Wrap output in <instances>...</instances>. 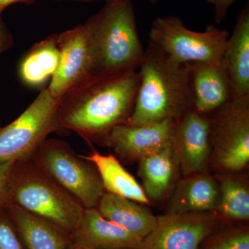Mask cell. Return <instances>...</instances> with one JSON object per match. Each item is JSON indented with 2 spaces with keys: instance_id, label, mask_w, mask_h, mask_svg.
<instances>
[{
  "instance_id": "obj_1",
  "label": "cell",
  "mask_w": 249,
  "mask_h": 249,
  "mask_svg": "<svg viewBox=\"0 0 249 249\" xmlns=\"http://www.w3.org/2000/svg\"><path fill=\"white\" fill-rule=\"evenodd\" d=\"M138 85L137 71L91 76L80 82L60 98V128L88 142L107 145L112 129L126 124L132 114Z\"/></svg>"
},
{
  "instance_id": "obj_19",
  "label": "cell",
  "mask_w": 249,
  "mask_h": 249,
  "mask_svg": "<svg viewBox=\"0 0 249 249\" xmlns=\"http://www.w3.org/2000/svg\"><path fill=\"white\" fill-rule=\"evenodd\" d=\"M140 204L106 192L96 209L107 220L142 240L155 227L157 217Z\"/></svg>"
},
{
  "instance_id": "obj_14",
  "label": "cell",
  "mask_w": 249,
  "mask_h": 249,
  "mask_svg": "<svg viewBox=\"0 0 249 249\" xmlns=\"http://www.w3.org/2000/svg\"><path fill=\"white\" fill-rule=\"evenodd\" d=\"M142 239L107 220L96 209H85L70 244L89 249H137Z\"/></svg>"
},
{
  "instance_id": "obj_8",
  "label": "cell",
  "mask_w": 249,
  "mask_h": 249,
  "mask_svg": "<svg viewBox=\"0 0 249 249\" xmlns=\"http://www.w3.org/2000/svg\"><path fill=\"white\" fill-rule=\"evenodd\" d=\"M214 165L229 174L249 162V99H232L209 115Z\"/></svg>"
},
{
  "instance_id": "obj_15",
  "label": "cell",
  "mask_w": 249,
  "mask_h": 249,
  "mask_svg": "<svg viewBox=\"0 0 249 249\" xmlns=\"http://www.w3.org/2000/svg\"><path fill=\"white\" fill-rule=\"evenodd\" d=\"M222 63L230 80L233 99H249V0L228 38Z\"/></svg>"
},
{
  "instance_id": "obj_28",
  "label": "cell",
  "mask_w": 249,
  "mask_h": 249,
  "mask_svg": "<svg viewBox=\"0 0 249 249\" xmlns=\"http://www.w3.org/2000/svg\"><path fill=\"white\" fill-rule=\"evenodd\" d=\"M36 0H0V16L6 8L15 4H24L33 5L35 4Z\"/></svg>"
},
{
  "instance_id": "obj_23",
  "label": "cell",
  "mask_w": 249,
  "mask_h": 249,
  "mask_svg": "<svg viewBox=\"0 0 249 249\" xmlns=\"http://www.w3.org/2000/svg\"><path fill=\"white\" fill-rule=\"evenodd\" d=\"M199 249H249V229L219 227L203 241Z\"/></svg>"
},
{
  "instance_id": "obj_27",
  "label": "cell",
  "mask_w": 249,
  "mask_h": 249,
  "mask_svg": "<svg viewBox=\"0 0 249 249\" xmlns=\"http://www.w3.org/2000/svg\"><path fill=\"white\" fill-rule=\"evenodd\" d=\"M14 45V37L0 16V54L9 50Z\"/></svg>"
},
{
  "instance_id": "obj_20",
  "label": "cell",
  "mask_w": 249,
  "mask_h": 249,
  "mask_svg": "<svg viewBox=\"0 0 249 249\" xmlns=\"http://www.w3.org/2000/svg\"><path fill=\"white\" fill-rule=\"evenodd\" d=\"M97 169L106 193L127 198L141 204H149L142 187L112 155H104L93 150L88 156H83Z\"/></svg>"
},
{
  "instance_id": "obj_11",
  "label": "cell",
  "mask_w": 249,
  "mask_h": 249,
  "mask_svg": "<svg viewBox=\"0 0 249 249\" xmlns=\"http://www.w3.org/2000/svg\"><path fill=\"white\" fill-rule=\"evenodd\" d=\"M176 123L166 120L144 125L120 124L111 131L107 145L124 161H139L173 145Z\"/></svg>"
},
{
  "instance_id": "obj_18",
  "label": "cell",
  "mask_w": 249,
  "mask_h": 249,
  "mask_svg": "<svg viewBox=\"0 0 249 249\" xmlns=\"http://www.w3.org/2000/svg\"><path fill=\"white\" fill-rule=\"evenodd\" d=\"M58 34H52L34 44L18 65V76L23 85L33 89H43L58 70L60 50Z\"/></svg>"
},
{
  "instance_id": "obj_22",
  "label": "cell",
  "mask_w": 249,
  "mask_h": 249,
  "mask_svg": "<svg viewBox=\"0 0 249 249\" xmlns=\"http://www.w3.org/2000/svg\"><path fill=\"white\" fill-rule=\"evenodd\" d=\"M218 185V215L231 220H249V191L247 184L229 174L221 178Z\"/></svg>"
},
{
  "instance_id": "obj_3",
  "label": "cell",
  "mask_w": 249,
  "mask_h": 249,
  "mask_svg": "<svg viewBox=\"0 0 249 249\" xmlns=\"http://www.w3.org/2000/svg\"><path fill=\"white\" fill-rule=\"evenodd\" d=\"M85 24L89 36L93 76L139 70L145 49L139 37L132 0L106 1Z\"/></svg>"
},
{
  "instance_id": "obj_2",
  "label": "cell",
  "mask_w": 249,
  "mask_h": 249,
  "mask_svg": "<svg viewBox=\"0 0 249 249\" xmlns=\"http://www.w3.org/2000/svg\"><path fill=\"white\" fill-rule=\"evenodd\" d=\"M137 72V96L126 124L139 126L177 121L193 109L189 64L174 60L149 42Z\"/></svg>"
},
{
  "instance_id": "obj_13",
  "label": "cell",
  "mask_w": 249,
  "mask_h": 249,
  "mask_svg": "<svg viewBox=\"0 0 249 249\" xmlns=\"http://www.w3.org/2000/svg\"><path fill=\"white\" fill-rule=\"evenodd\" d=\"M189 83L193 109L205 115L233 99L230 80L222 63L189 64Z\"/></svg>"
},
{
  "instance_id": "obj_10",
  "label": "cell",
  "mask_w": 249,
  "mask_h": 249,
  "mask_svg": "<svg viewBox=\"0 0 249 249\" xmlns=\"http://www.w3.org/2000/svg\"><path fill=\"white\" fill-rule=\"evenodd\" d=\"M60 62L47 89L60 98L75 85L93 75L92 58L86 25L79 24L58 34Z\"/></svg>"
},
{
  "instance_id": "obj_25",
  "label": "cell",
  "mask_w": 249,
  "mask_h": 249,
  "mask_svg": "<svg viewBox=\"0 0 249 249\" xmlns=\"http://www.w3.org/2000/svg\"><path fill=\"white\" fill-rule=\"evenodd\" d=\"M16 160L0 163V209L4 207L11 173Z\"/></svg>"
},
{
  "instance_id": "obj_24",
  "label": "cell",
  "mask_w": 249,
  "mask_h": 249,
  "mask_svg": "<svg viewBox=\"0 0 249 249\" xmlns=\"http://www.w3.org/2000/svg\"><path fill=\"white\" fill-rule=\"evenodd\" d=\"M0 249H27L4 208L0 209Z\"/></svg>"
},
{
  "instance_id": "obj_26",
  "label": "cell",
  "mask_w": 249,
  "mask_h": 249,
  "mask_svg": "<svg viewBox=\"0 0 249 249\" xmlns=\"http://www.w3.org/2000/svg\"><path fill=\"white\" fill-rule=\"evenodd\" d=\"M237 0H216L213 5L214 19L217 24H222L227 19L229 10Z\"/></svg>"
},
{
  "instance_id": "obj_5",
  "label": "cell",
  "mask_w": 249,
  "mask_h": 249,
  "mask_svg": "<svg viewBox=\"0 0 249 249\" xmlns=\"http://www.w3.org/2000/svg\"><path fill=\"white\" fill-rule=\"evenodd\" d=\"M30 160L85 209L97 208L106 193L99 173L91 162L76 155L68 142L47 139Z\"/></svg>"
},
{
  "instance_id": "obj_31",
  "label": "cell",
  "mask_w": 249,
  "mask_h": 249,
  "mask_svg": "<svg viewBox=\"0 0 249 249\" xmlns=\"http://www.w3.org/2000/svg\"><path fill=\"white\" fill-rule=\"evenodd\" d=\"M67 249H85V248H80V247H76V246L71 245L70 244V246H69L68 248Z\"/></svg>"
},
{
  "instance_id": "obj_29",
  "label": "cell",
  "mask_w": 249,
  "mask_h": 249,
  "mask_svg": "<svg viewBox=\"0 0 249 249\" xmlns=\"http://www.w3.org/2000/svg\"><path fill=\"white\" fill-rule=\"evenodd\" d=\"M56 1H80V2H92L95 1H101V0H53ZM106 1H119V0H106Z\"/></svg>"
},
{
  "instance_id": "obj_17",
  "label": "cell",
  "mask_w": 249,
  "mask_h": 249,
  "mask_svg": "<svg viewBox=\"0 0 249 249\" xmlns=\"http://www.w3.org/2000/svg\"><path fill=\"white\" fill-rule=\"evenodd\" d=\"M219 185L204 172L186 176L178 183L168 213H215L219 202Z\"/></svg>"
},
{
  "instance_id": "obj_21",
  "label": "cell",
  "mask_w": 249,
  "mask_h": 249,
  "mask_svg": "<svg viewBox=\"0 0 249 249\" xmlns=\"http://www.w3.org/2000/svg\"><path fill=\"white\" fill-rule=\"evenodd\" d=\"M139 163V175L148 199H163L171 187L178 164L173 145L142 159Z\"/></svg>"
},
{
  "instance_id": "obj_30",
  "label": "cell",
  "mask_w": 249,
  "mask_h": 249,
  "mask_svg": "<svg viewBox=\"0 0 249 249\" xmlns=\"http://www.w3.org/2000/svg\"><path fill=\"white\" fill-rule=\"evenodd\" d=\"M148 1H150V3H152V4H156L159 0H148ZM205 1L213 6L214 3H215L216 0H205Z\"/></svg>"
},
{
  "instance_id": "obj_7",
  "label": "cell",
  "mask_w": 249,
  "mask_h": 249,
  "mask_svg": "<svg viewBox=\"0 0 249 249\" xmlns=\"http://www.w3.org/2000/svg\"><path fill=\"white\" fill-rule=\"evenodd\" d=\"M60 98L47 88L11 124L0 127V163L30 160L49 134L64 133L58 122Z\"/></svg>"
},
{
  "instance_id": "obj_12",
  "label": "cell",
  "mask_w": 249,
  "mask_h": 249,
  "mask_svg": "<svg viewBox=\"0 0 249 249\" xmlns=\"http://www.w3.org/2000/svg\"><path fill=\"white\" fill-rule=\"evenodd\" d=\"M173 147L185 176L204 172L211 157L209 116L194 109L177 120Z\"/></svg>"
},
{
  "instance_id": "obj_9",
  "label": "cell",
  "mask_w": 249,
  "mask_h": 249,
  "mask_svg": "<svg viewBox=\"0 0 249 249\" xmlns=\"http://www.w3.org/2000/svg\"><path fill=\"white\" fill-rule=\"evenodd\" d=\"M219 227L220 218L215 213H167L157 217L155 227L137 249H199Z\"/></svg>"
},
{
  "instance_id": "obj_4",
  "label": "cell",
  "mask_w": 249,
  "mask_h": 249,
  "mask_svg": "<svg viewBox=\"0 0 249 249\" xmlns=\"http://www.w3.org/2000/svg\"><path fill=\"white\" fill-rule=\"evenodd\" d=\"M53 223L69 234L79 225L85 208L31 160H16L5 204Z\"/></svg>"
},
{
  "instance_id": "obj_16",
  "label": "cell",
  "mask_w": 249,
  "mask_h": 249,
  "mask_svg": "<svg viewBox=\"0 0 249 249\" xmlns=\"http://www.w3.org/2000/svg\"><path fill=\"white\" fill-rule=\"evenodd\" d=\"M10 219L27 249H67L70 234L53 223L14 205L4 206Z\"/></svg>"
},
{
  "instance_id": "obj_6",
  "label": "cell",
  "mask_w": 249,
  "mask_h": 249,
  "mask_svg": "<svg viewBox=\"0 0 249 249\" xmlns=\"http://www.w3.org/2000/svg\"><path fill=\"white\" fill-rule=\"evenodd\" d=\"M229 31L209 24L204 31L190 30L177 16H160L152 21L149 42L177 61L222 63Z\"/></svg>"
}]
</instances>
